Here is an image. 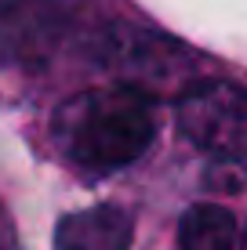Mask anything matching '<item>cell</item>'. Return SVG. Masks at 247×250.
<instances>
[{
    "label": "cell",
    "instance_id": "obj_1",
    "mask_svg": "<svg viewBox=\"0 0 247 250\" xmlns=\"http://www.w3.org/2000/svg\"><path fill=\"white\" fill-rule=\"evenodd\" d=\"M157 138V102L135 83L88 87L51 116V145L69 167L113 174L131 167Z\"/></svg>",
    "mask_w": 247,
    "mask_h": 250
},
{
    "label": "cell",
    "instance_id": "obj_2",
    "mask_svg": "<svg viewBox=\"0 0 247 250\" xmlns=\"http://www.w3.org/2000/svg\"><path fill=\"white\" fill-rule=\"evenodd\" d=\"M178 131L193 145L229 160H247V91L229 80L185 87L175 105Z\"/></svg>",
    "mask_w": 247,
    "mask_h": 250
},
{
    "label": "cell",
    "instance_id": "obj_3",
    "mask_svg": "<svg viewBox=\"0 0 247 250\" xmlns=\"http://www.w3.org/2000/svg\"><path fill=\"white\" fill-rule=\"evenodd\" d=\"M131 214L124 207L98 203L88 210L66 214L55 225L51 250H131Z\"/></svg>",
    "mask_w": 247,
    "mask_h": 250
},
{
    "label": "cell",
    "instance_id": "obj_4",
    "mask_svg": "<svg viewBox=\"0 0 247 250\" xmlns=\"http://www.w3.org/2000/svg\"><path fill=\"white\" fill-rule=\"evenodd\" d=\"M182 250H236V218L218 203H197L178 221Z\"/></svg>",
    "mask_w": 247,
    "mask_h": 250
},
{
    "label": "cell",
    "instance_id": "obj_5",
    "mask_svg": "<svg viewBox=\"0 0 247 250\" xmlns=\"http://www.w3.org/2000/svg\"><path fill=\"white\" fill-rule=\"evenodd\" d=\"M203 185L215 188V192H240V188L247 185V167H244L240 160L218 156L207 167V174H203Z\"/></svg>",
    "mask_w": 247,
    "mask_h": 250
},
{
    "label": "cell",
    "instance_id": "obj_6",
    "mask_svg": "<svg viewBox=\"0 0 247 250\" xmlns=\"http://www.w3.org/2000/svg\"><path fill=\"white\" fill-rule=\"evenodd\" d=\"M240 250H247V229H244V239H240Z\"/></svg>",
    "mask_w": 247,
    "mask_h": 250
}]
</instances>
